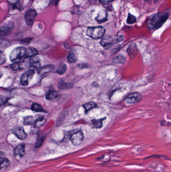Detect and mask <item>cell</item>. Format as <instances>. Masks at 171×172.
<instances>
[{"mask_svg": "<svg viewBox=\"0 0 171 172\" xmlns=\"http://www.w3.org/2000/svg\"><path fill=\"white\" fill-rule=\"evenodd\" d=\"M24 123L25 125H31L34 124V119L32 116H27L24 118Z\"/></svg>", "mask_w": 171, "mask_h": 172, "instance_id": "25", "label": "cell"}, {"mask_svg": "<svg viewBox=\"0 0 171 172\" xmlns=\"http://www.w3.org/2000/svg\"><path fill=\"white\" fill-rule=\"evenodd\" d=\"M25 53L26 49L24 47H17L11 53L10 55L11 61L12 62H17L22 58H25Z\"/></svg>", "mask_w": 171, "mask_h": 172, "instance_id": "4", "label": "cell"}, {"mask_svg": "<svg viewBox=\"0 0 171 172\" xmlns=\"http://www.w3.org/2000/svg\"><path fill=\"white\" fill-rule=\"evenodd\" d=\"M69 139L73 146H78L83 143L85 137L81 129H77L72 130L70 132Z\"/></svg>", "mask_w": 171, "mask_h": 172, "instance_id": "2", "label": "cell"}, {"mask_svg": "<svg viewBox=\"0 0 171 172\" xmlns=\"http://www.w3.org/2000/svg\"><path fill=\"white\" fill-rule=\"evenodd\" d=\"M14 29L13 24H8L0 28V36L8 35L12 32Z\"/></svg>", "mask_w": 171, "mask_h": 172, "instance_id": "9", "label": "cell"}, {"mask_svg": "<svg viewBox=\"0 0 171 172\" xmlns=\"http://www.w3.org/2000/svg\"><path fill=\"white\" fill-rule=\"evenodd\" d=\"M46 97L47 100L54 101L59 99L60 98V94L58 92L54 90H51L47 93Z\"/></svg>", "mask_w": 171, "mask_h": 172, "instance_id": "13", "label": "cell"}, {"mask_svg": "<svg viewBox=\"0 0 171 172\" xmlns=\"http://www.w3.org/2000/svg\"><path fill=\"white\" fill-rule=\"evenodd\" d=\"M34 74L35 72L33 70H28L25 72L21 76V80H20L21 84L24 86H26L29 84L30 81L33 78Z\"/></svg>", "mask_w": 171, "mask_h": 172, "instance_id": "6", "label": "cell"}, {"mask_svg": "<svg viewBox=\"0 0 171 172\" xmlns=\"http://www.w3.org/2000/svg\"><path fill=\"white\" fill-rule=\"evenodd\" d=\"M82 106L84 108L85 113H88L91 109H93V108L97 107V104L93 102H88L82 105Z\"/></svg>", "mask_w": 171, "mask_h": 172, "instance_id": "18", "label": "cell"}, {"mask_svg": "<svg viewBox=\"0 0 171 172\" xmlns=\"http://www.w3.org/2000/svg\"><path fill=\"white\" fill-rule=\"evenodd\" d=\"M136 22V18L133 15L129 14L127 18V22L128 24H133Z\"/></svg>", "mask_w": 171, "mask_h": 172, "instance_id": "28", "label": "cell"}, {"mask_svg": "<svg viewBox=\"0 0 171 172\" xmlns=\"http://www.w3.org/2000/svg\"><path fill=\"white\" fill-rule=\"evenodd\" d=\"M45 122V119L44 117H39L36 121L34 122V125L36 128H40L44 124Z\"/></svg>", "mask_w": 171, "mask_h": 172, "instance_id": "21", "label": "cell"}, {"mask_svg": "<svg viewBox=\"0 0 171 172\" xmlns=\"http://www.w3.org/2000/svg\"><path fill=\"white\" fill-rule=\"evenodd\" d=\"M168 13H158L151 16L147 22L148 27L150 30L158 29L166 22L168 18Z\"/></svg>", "mask_w": 171, "mask_h": 172, "instance_id": "1", "label": "cell"}, {"mask_svg": "<svg viewBox=\"0 0 171 172\" xmlns=\"http://www.w3.org/2000/svg\"><path fill=\"white\" fill-rule=\"evenodd\" d=\"M27 63L25 61H22V62H17L11 65V67L14 70H23L26 67Z\"/></svg>", "mask_w": 171, "mask_h": 172, "instance_id": "15", "label": "cell"}, {"mask_svg": "<svg viewBox=\"0 0 171 172\" xmlns=\"http://www.w3.org/2000/svg\"><path fill=\"white\" fill-rule=\"evenodd\" d=\"M106 32V29L102 27H90L86 31V35L94 39L98 40L102 38Z\"/></svg>", "mask_w": 171, "mask_h": 172, "instance_id": "3", "label": "cell"}, {"mask_svg": "<svg viewBox=\"0 0 171 172\" xmlns=\"http://www.w3.org/2000/svg\"><path fill=\"white\" fill-rule=\"evenodd\" d=\"M6 158L5 152H3V151H0V163L2 162Z\"/></svg>", "mask_w": 171, "mask_h": 172, "instance_id": "31", "label": "cell"}, {"mask_svg": "<svg viewBox=\"0 0 171 172\" xmlns=\"http://www.w3.org/2000/svg\"><path fill=\"white\" fill-rule=\"evenodd\" d=\"M1 77H2L1 72H0V78H1Z\"/></svg>", "mask_w": 171, "mask_h": 172, "instance_id": "33", "label": "cell"}, {"mask_svg": "<svg viewBox=\"0 0 171 172\" xmlns=\"http://www.w3.org/2000/svg\"><path fill=\"white\" fill-rule=\"evenodd\" d=\"M37 15L36 11L34 10L29 9L27 11L25 14V20L28 25L31 26L33 24Z\"/></svg>", "mask_w": 171, "mask_h": 172, "instance_id": "7", "label": "cell"}, {"mask_svg": "<svg viewBox=\"0 0 171 172\" xmlns=\"http://www.w3.org/2000/svg\"><path fill=\"white\" fill-rule=\"evenodd\" d=\"M128 54L130 55V57H132L133 56H135V54H136L137 53V49H136V45H131L129 46V48L128 50Z\"/></svg>", "mask_w": 171, "mask_h": 172, "instance_id": "23", "label": "cell"}, {"mask_svg": "<svg viewBox=\"0 0 171 172\" xmlns=\"http://www.w3.org/2000/svg\"><path fill=\"white\" fill-rule=\"evenodd\" d=\"M97 20L99 23L105 22L107 20V12L105 10H102L99 12L96 18Z\"/></svg>", "mask_w": 171, "mask_h": 172, "instance_id": "11", "label": "cell"}, {"mask_svg": "<svg viewBox=\"0 0 171 172\" xmlns=\"http://www.w3.org/2000/svg\"><path fill=\"white\" fill-rule=\"evenodd\" d=\"M31 109L34 111L37 112H45L44 109H43L40 105L35 103L32 105Z\"/></svg>", "mask_w": 171, "mask_h": 172, "instance_id": "22", "label": "cell"}, {"mask_svg": "<svg viewBox=\"0 0 171 172\" xmlns=\"http://www.w3.org/2000/svg\"><path fill=\"white\" fill-rule=\"evenodd\" d=\"M123 37L122 36H118L116 37H110V36H106L102 38L101 40V44L105 48H109L112 46L114 44H116L123 40Z\"/></svg>", "mask_w": 171, "mask_h": 172, "instance_id": "5", "label": "cell"}, {"mask_svg": "<svg viewBox=\"0 0 171 172\" xmlns=\"http://www.w3.org/2000/svg\"><path fill=\"white\" fill-rule=\"evenodd\" d=\"M37 54H38V51L36 49L32 48V47H30V48H29L27 50H26L25 58L34 57Z\"/></svg>", "mask_w": 171, "mask_h": 172, "instance_id": "19", "label": "cell"}, {"mask_svg": "<svg viewBox=\"0 0 171 172\" xmlns=\"http://www.w3.org/2000/svg\"><path fill=\"white\" fill-rule=\"evenodd\" d=\"M67 70V67L66 66L65 64H62L58 67L57 70L56 71V72L58 73V74H60V75H62V74H64L66 72Z\"/></svg>", "mask_w": 171, "mask_h": 172, "instance_id": "26", "label": "cell"}, {"mask_svg": "<svg viewBox=\"0 0 171 172\" xmlns=\"http://www.w3.org/2000/svg\"><path fill=\"white\" fill-rule=\"evenodd\" d=\"M54 68V67L52 65H48V66H45L44 67L40 68L39 73L40 75L47 74L48 72H50L51 71H52Z\"/></svg>", "mask_w": 171, "mask_h": 172, "instance_id": "20", "label": "cell"}, {"mask_svg": "<svg viewBox=\"0 0 171 172\" xmlns=\"http://www.w3.org/2000/svg\"><path fill=\"white\" fill-rule=\"evenodd\" d=\"M45 140V135H41L37 141L35 147L37 148H39V147H40L41 146H42V145H43Z\"/></svg>", "mask_w": 171, "mask_h": 172, "instance_id": "24", "label": "cell"}, {"mask_svg": "<svg viewBox=\"0 0 171 172\" xmlns=\"http://www.w3.org/2000/svg\"><path fill=\"white\" fill-rule=\"evenodd\" d=\"M77 54L74 49H71L69 51L67 56V59L68 62L71 63H74L77 61Z\"/></svg>", "mask_w": 171, "mask_h": 172, "instance_id": "17", "label": "cell"}, {"mask_svg": "<svg viewBox=\"0 0 171 172\" xmlns=\"http://www.w3.org/2000/svg\"><path fill=\"white\" fill-rule=\"evenodd\" d=\"M8 98L4 96H0V106L5 104L7 102Z\"/></svg>", "mask_w": 171, "mask_h": 172, "instance_id": "30", "label": "cell"}, {"mask_svg": "<svg viewBox=\"0 0 171 172\" xmlns=\"http://www.w3.org/2000/svg\"><path fill=\"white\" fill-rule=\"evenodd\" d=\"M12 132L14 135L20 139H25L26 138L27 135L22 127H18L14 129Z\"/></svg>", "mask_w": 171, "mask_h": 172, "instance_id": "10", "label": "cell"}, {"mask_svg": "<svg viewBox=\"0 0 171 172\" xmlns=\"http://www.w3.org/2000/svg\"><path fill=\"white\" fill-rule=\"evenodd\" d=\"M10 165V161L8 159L6 158L5 160L0 163V169L6 168Z\"/></svg>", "mask_w": 171, "mask_h": 172, "instance_id": "27", "label": "cell"}, {"mask_svg": "<svg viewBox=\"0 0 171 172\" xmlns=\"http://www.w3.org/2000/svg\"><path fill=\"white\" fill-rule=\"evenodd\" d=\"M115 0H99V2L102 4H107L110 3L111 2L114 1Z\"/></svg>", "mask_w": 171, "mask_h": 172, "instance_id": "32", "label": "cell"}, {"mask_svg": "<svg viewBox=\"0 0 171 172\" xmlns=\"http://www.w3.org/2000/svg\"><path fill=\"white\" fill-rule=\"evenodd\" d=\"M29 66L33 69H38L40 67L41 63L39 57L34 56L30 59Z\"/></svg>", "mask_w": 171, "mask_h": 172, "instance_id": "12", "label": "cell"}, {"mask_svg": "<svg viewBox=\"0 0 171 172\" xmlns=\"http://www.w3.org/2000/svg\"><path fill=\"white\" fill-rule=\"evenodd\" d=\"M26 154L25 146L24 144L19 145L15 150V155L19 157H23Z\"/></svg>", "mask_w": 171, "mask_h": 172, "instance_id": "14", "label": "cell"}, {"mask_svg": "<svg viewBox=\"0 0 171 172\" xmlns=\"http://www.w3.org/2000/svg\"><path fill=\"white\" fill-rule=\"evenodd\" d=\"M106 119L105 118H101L99 119H93L92 121V126L94 128L99 129L103 126V121Z\"/></svg>", "mask_w": 171, "mask_h": 172, "instance_id": "16", "label": "cell"}, {"mask_svg": "<svg viewBox=\"0 0 171 172\" xmlns=\"http://www.w3.org/2000/svg\"><path fill=\"white\" fill-rule=\"evenodd\" d=\"M142 99V95L139 93H133L127 96L124 100L127 104H134L138 102Z\"/></svg>", "mask_w": 171, "mask_h": 172, "instance_id": "8", "label": "cell"}, {"mask_svg": "<svg viewBox=\"0 0 171 172\" xmlns=\"http://www.w3.org/2000/svg\"><path fill=\"white\" fill-rule=\"evenodd\" d=\"M6 62V56L2 51L0 50V65Z\"/></svg>", "mask_w": 171, "mask_h": 172, "instance_id": "29", "label": "cell"}]
</instances>
